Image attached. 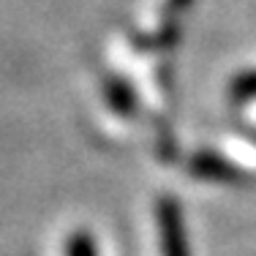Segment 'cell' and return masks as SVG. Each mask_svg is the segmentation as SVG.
<instances>
[{
	"label": "cell",
	"mask_w": 256,
	"mask_h": 256,
	"mask_svg": "<svg viewBox=\"0 0 256 256\" xmlns=\"http://www.w3.org/2000/svg\"><path fill=\"white\" fill-rule=\"evenodd\" d=\"M158 229H161L164 256H188L186 234H182L180 212L174 202H161V207H158Z\"/></svg>",
	"instance_id": "cell-1"
},
{
	"label": "cell",
	"mask_w": 256,
	"mask_h": 256,
	"mask_svg": "<svg viewBox=\"0 0 256 256\" xmlns=\"http://www.w3.org/2000/svg\"><path fill=\"white\" fill-rule=\"evenodd\" d=\"M106 90H109L112 104L120 109V112H134V93H131V88H128L126 82H109Z\"/></svg>",
	"instance_id": "cell-2"
},
{
	"label": "cell",
	"mask_w": 256,
	"mask_h": 256,
	"mask_svg": "<svg viewBox=\"0 0 256 256\" xmlns=\"http://www.w3.org/2000/svg\"><path fill=\"white\" fill-rule=\"evenodd\" d=\"M232 96H234L237 101L256 98V71H248V74L237 76L234 84H232Z\"/></svg>",
	"instance_id": "cell-3"
},
{
	"label": "cell",
	"mask_w": 256,
	"mask_h": 256,
	"mask_svg": "<svg viewBox=\"0 0 256 256\" xmlns=\"http://www.w3.org/2000/svg\"><path fill=\"white\" fill-rule=\"evenodd\" d=\"M68 256H96V248L84 234H76L68 246Z\"/></svg>",
	"instance_id": "cell-4"
},
{
	"label": "cell",
	"mask_w": 256,
	"mask_h": 256,
	"mask_svg": "<svg viewBox=\"0 0 256 256\" xmlns=\"http://www.w3.org/2000/svg\"><path fill=\"white\" fill-rule=\"evenodd\" d=\"M191 3H194V0H166V8H164V22H178V16Z\"/></svg>",
	"instance_id": "cell-5"
}]
</instances>
